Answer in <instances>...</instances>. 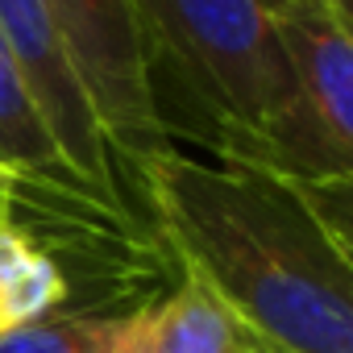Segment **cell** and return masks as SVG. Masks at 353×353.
Here are the masks:
<instances>
[{
	"label": "cell",
	"mask_w": 353,
	"mask_h": 353,
	"mask_svg": "<svg viewBox=\"0 0 353 353\" xmlns=\"http://www.w3.org/2000/svg\"><path fill=\"white\" fill-rule=\"evenodd\" d=\"M100 312H59L0 336V353H96Z\"/></svg>",
	"instance_id": "obj_9"
},
{
	"label": "cell",
	"mask_w": 353,
	"mask_h": 353,
	"mask_svg": "<svg viewBox=\"0 0 353 353\" xmlns=\"http://www.w3.org/2000/svg\"><path fill=\"white\" fill-rule=\"evenodd\" d=\"M336 9H345V13H353V0H332Z\"/></svg>",
	"instance_id": "obj_11"
},
{
	"label": "cell",
	"mask_w": 353,
	"mask_h": 353,
	"mask_svg": "<svg viewBox=\"0 0 353 353\" xmlns=\"http://www.w3.org/2000/svg\"><path fill=\"white\" fill-rule=\"evenodd\" d=\"M154 229L262 353H353V262L303 183L158 150L137 166Z\"/></svg>",
	"instance_id": "obj_1"
},
{
	"label": "cell",
	"mask_w": 353,
	"mask_h": 353,
	"mask_svg": "<svg viewBox=\"0 0 353 353\" xmlns=\"http://www.w3.org/2000/svg\"><path fill=\"white\" fill-rule=\"evenodd\" d=\"M270 21L291 67L295 104L241 166L295 183L353 179V13L332 0H291Z\"/></svg>",
	"instance_id": "obj_3"
},
{
	"label": "cell",
	"mask_w": 353,
	"mask_h": 353,
	"mask_svg": "<svg viewBox=\"0 0 353 353\" xmlns=\"http://www.w3.org/2000/svg\"><path fill=\"white\" fill-rule=\"evenodd\" d=\"M50 9L67 34L112 154H121L129 174H137V166L170 141L154 108L150 67L129 0H50Z\"/></svg>",
	"instance_id": "obj_4"
},
{
	"label": "cell",
	"mask_w": 353,
	"mask_h": 353,
	"mask_svg": "<svg viewBox=\"0 0 353 353\" xmlns=\"http://www.w3.org/2000/svg\"><path fill=\"white\" fill-rule=\"evenodd\" d=\"M233 353H262V349H254V345H245V349H233Z\"/></svg>",
	"instance_id": "obj_12"
},
{
	"label": "cell",
	"mask_w": 353,
	"mask_h": 353,
	"mask_svg": "<svg viewBox=\"0 0 353 353\" xmlns=\"http://www.w3.org/2000/svg\"><path fill=\"white\" fill-rule=\"evenodd\" d=\"M67 291L63 262L17 221V200L0 183V336L59 316Z\"/></svg>",
	"instance_id": "obj_8"
},
{
	"label": "cell",
	"mask_w": 353,
	"mask_h": 353,
	"mask_svg": "<svg viewBox=\"0 0 353 353\" xmlns=\"http://www.w3.org/2000/svg\"><path fill=\"white\" fill-rule=\"evenodd\" d=\"M262 5H266V9L274 13V9H283V5H291V0H262Z\"/></svg>",
	"instance_id": "obj_10"
},
{
	"label": "cell",
	"mask_w": 353,
	"mask_h": 353,
	"mask_svg": "<svg viewBox=\"0 0 353 353\" xmlns=\"http://www.w3.org/2000/svg\"><path fill=\"white\" fill-rule=\"evenodd\" d=\"M0 183L13 196L34 192L46 204L88 212V216L96 212L104 221H121L92 196V188L63 158V150H59L17 59L9 54L5 38H0Z\"/></svg>",
	"instance_id": "obj_6"
},
{
	"label": "cell",
	"mask_w": 353,
	"mask_h": 353,
	"mask_svg": "<svg viewBox=\"0 0 353 353\" xmlns=\"http://www.w3.org/2000/svg\"><path fill=\"white\" fill-rule=\"evenodd\" d=\"M129 9L150 88L170 83L204 117L225 162H250L295 104L270 9L262 0H129Z\"/></svg>",
	"instance_id": "obj_2"
},
{
	"label": "cell",
	"mask_w": 353,
	"mask_h": 353,
	"mask_svg": "<svg viewBox=\"0 0 353 353\" xmlns=\"http://www.w3.org/2000/svg\"><path fill=\"white\" fill-rule=\"evenodd\" d=\"M0 38L17 59L63 158L92 188V196L112 212L125 216V188L117 174V154L96 121L79 67L71 59L67 34L50 9V0H0Z\"/></svg>",
	"instance_id": "obj_5"
},
{
	"label": "cell",
	"mask_w": 353,
	"mask_h": 353,
	"mask_svg": "<svg viewBox=\"0 0 353 353\" xmlns=\"http://www.w3.org/2000/svg\"><path fill=\"white\" fill-rule=\"evenodd\" d=\"M245 345L241 328L192 279L141 307L100 312L96 336V353H233Z\"/></svg>",
	"instance_id": "obj_7"
}]
</instances>
